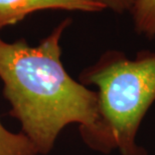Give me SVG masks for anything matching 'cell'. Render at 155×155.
<instances>
[{
    "mask_svg": "<svg viewBox=\"0 0 155 155\" xmlns=\"http://www.w3.org/2000/svg\"><path fill=\"white\" fill-rule=\"evenodd\" d=\"M71 22L64 20L35 47L25 40L8 43L0 38L4 93L37 152L49 151L67 125L80 124L82 132L98 117L97 92L74 80L61 61L60 39Z\"/></svg>",
    "mask_w": 155,
    "mask_h": 155,
    "instance_id": "1",
    "label": "cell"
},
{
    "mask_svg": "<svg viewBox=\"0 0 155 155\" xmlns=\"http://www.w3.org/2000/svg\"><path fill=\"white\" fill-rule=\"evenodd\" d=\"M82 84L98 87V117L84 140L97 150L119 149L122 155H147L137 144L141 121L155 101V52L142 50L128 58L105 52L81 74Z\"/></svg>",
    "mask_w": 155,
    "mask_h": 155,
    "instance_id": "2",
    "label": "cell"
},
{
    "mask_svg": "<svg viewBox=\"0 0 155 155\" xmlns=\"http://www.w3.org/2000/svg\"><path fill=\"white\" fill-rule=\"evenodd\" d=\"M41 10L101 12L105 9L91 0H0V30Z\"/></svg>",
    "mask_w": 155,
    "mask_h": 155,
    "instance_id": "3",
    "label": "cell"
},
{
    "mask_svg": "<svg viewBox=\"0 0 155 155\" xmlns=\"http://www.w3.org/2000/svg\"><path fill=\"white\" fill-rule=\"evenodd\" d=\"M135 31L139 35L155 37V0H139L131 11Z\"/></svg>",
    "mask_w": 155,
    "mask_h": 155,
    "instance_id": "4",
    "label": "cell"
},
{
    "mask_svg": "<svg viewBox=\"0 0 155 155\" xmlns=\"http://www.w3.org/2000/svg\"><path fill=\"white\" fill-rule=\"evenodd\" d=\"M37 150L24 134L6 130L0 122V155H36Z\"/></svg>",
    "mask_w": 155,
    "mask_h": 155,
    "instance_id": "5",
    "label": "cell"
},
{
    "mask_svg": "<svg viewBox=\"0 0 155 155\" xmlns=\"http://www.w3.org/2000/svg\"><path fill=\"white\" fill-rule=\"evenodd\" d=\"M91 1L102 6L104 9H110L112 11L122 14L125 12L131 13L139 0H91Z\"/></svg>",
    "mask_w": 155,
    "mask_h": 155,
    "instance_id": "6",
    "label": "cell"
}]
</instances>
